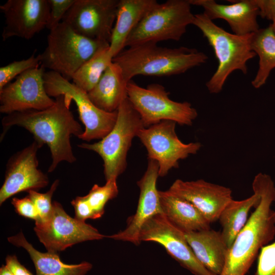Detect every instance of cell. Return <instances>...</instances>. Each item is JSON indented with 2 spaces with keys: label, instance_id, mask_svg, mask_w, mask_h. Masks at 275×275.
I'll return each instance as SVG.
<instances>
[{
  "label": "cell",
  "instance_id": "obj_13",
  "mask_svg": "<svg viewBox=\"0 0 275 275\" xmlns=\"http://www.w3.org/2000/svg\"><path fill=\"white\" fill-rule=\"evenodd\" d=\"M45 69L41 65L29 69L0 90V112L10 114L29 110H43L55 100L47 93L44 80Z\"/></svg>",
  "mask_w": 275,
  "mask_h": 275
},
{
  "label": "cell",
  "instance_id": "obj_33",
  "mask_svg": "<svg viewBox=\"0 0 275 275\" xmlns=\"http://www.w3.org/2000/svg\"><path fill=\"white\" fill-rule=\"evenodd\" d=\"M11 203L20 215L37 222L40 220L38 211L32 200L28 196L23 198H13Z\"/></svg>",
  "mask_w": 275,
  "mask_h": 275
},
{
  "label": "cell",
  "instance_id": "obj_5",
  "mask_svg": "<svg viewBox=\"0 0 275 275\" xmlns=\"http://www.w3.org/2000/svg\"><path fill=\"white\" fill-rule=\"evenodd\" d=\"M47 40L45 49L40 54L41 66L68 80L99 50L109 46L108 42L78 34L64 21L50 31Z\"/></svg>",
  "mask_w": 275,
  "mask_h": 275
},
{
  "label": "cell",
  "instance_id": "obj_2",
  "mask_svg": "<svg viewBox=\"0 0 275 275\" xmlns=\"http://www.w3.org/2000/svg\"><path fill=\"white\" fill-rule=\"evenodd\" d=\"M254 192L260 200L248 221L229 249L223 269L219 275H245L261 249L275 236V185L271 177L257 174L252 182Z\"/></svg>",
  "mask_w": 275,
  "mask_h": 275
},
{
  "label": "cell",
  "instance_id": "obj_27",
  "mask_svg": "<svg viewBox=\"0 0 275 275\" xmlns=\"http://www.w3.org/2000/svg\"><path fill=\"white\" fill-rule=\"evenodd\" d=\"M109 46L99 50L76 71L72 78L73 83L87 93L95 87L113 61Z\"/></svg>",
  "mask_w": 275,
  "mask_h": 275
},
{
  "label": "cell",
  "instance_id": "obj_15",
  "mask_svg": "<svg viewBox=\"0 0 275 275\" xmlns=\"http://www.w3.org/2000/svg\"><path fill=\"white\" fill-rule=\"evenodd\" d=\"M44 145L34 140L8 160L4 182L0 189V204L22 191L37 190L49 183L47 176L38 169L37 154Z\"/></svg>",
  "mask_w": 275,
  "mask_h": 275
},
{
  "label": "cell",
  "instance_id": "obj_38",
  "mask_svg": "<svg viewBox=\"0 0 275 275\" xmlns=\"http://www.w3.org/2000/svg\"><path fill=\"white\" fill-rule=\"evenodd\" d=\"M271 21H272V23H270L271 27L272 28V30L275 35V13L273 15Z\"/></svg>",
  "mask_w": 275,
  "mask_h": 275
},
{
  "label": "cell",
  "instance_id": "obj_14",
  "mask_svg": "<svg viewBox=\"0 0 275 275\" xmlns=\"http://www.w3.org/2000/svg\"><path fill=\"white\" fill-rule=\"evenodd\" d=\"M139 240L140 242L152 241L160 244L173 258L194 275H214L197 259L186 239L185 233L163 213L154 215L144 224Z\"/></svg>",
  "mask_w": 275,
  "mask_h": 275
},
{
  "label": "cell",
  "instance_id": "obj_25",
  "mask_svg": "<svg viewBox=\"0 0 275 275\" xmlns=\"http://www.w3.org/2000/svg\"><path fill=\"white\" fill-rule=\"evenodd\" d=\"M259 200V194L254 192L246 199L240 201L233 199L222 211L218 221L222 227V235L229 249L246 225L251 208H255Z\"/></svg>",
  "mask_w": 275,
  "mask_h": 275
},
{
  "label": "cell",
  "instance_id": "obj_29",
  "mask_svg": "<svg viewBox=\"0 0 275 275\" xmlns=\"http://www.w3.org/2000/svg\"><path fill=\"white\" fill-rule=\"evenodd\" d=\"M41 65L40 54L35 56V52L29 58L15 61L0 68V90L9 84L15 77L24 72Z\"/></svg>",
  "mask_w": 275,
  "mask_h": 275
},
{
  "label": "cell",
  "instance_id": "obj_24",
  "mask_svg": "<svg viewBox=\"0 0 275 275\" xmlns=\"http://www.w3.org/2000/svg\"><path fill=\"white\" fill-rule=\"evenodd\" d=\"M8 240L28 252L35 266L36 275H85L92 267V265L86 261L78 264H67L61 261L58 253L38 251L26 240L22 232L8 237Z\"/></svg>",
  "mask_w": 275,
  "mask_h": 275
},
{
  "label": "cell",
  "instance_id": "obj_16",
  "mask_svg": "<svg viewBox=\"0 0 275 275\" xmlns=\"http://www.w3.org/2000/svg\"><path fill=\"white\" fill-rule=\"evenodd\" d=\"M0 9L5 19L3 41L13 37L29 40L46 28L48 0H8Z\"/></svg>",
  "mask_w": 275,
  "mask_h": 275
},
{
  "label": "cell",
  "instance_id": "obj_3",
  "mask_svg": "<svg viewBox=\"0 0 275 275\" xmlns=\"http://www.w3.org/2000/svg\"><path fill=\"white\" fill-rule=\"evenodd\" d=\"M208 56L196 48H168L146 42L128 47L113 59L129 82L137 75L169 76L205 63Z\"/></svg>",
  "mask_w": 275,
  "mask_h": 275
},
{
  "label": "cell",
  "instance_id": "obj_1",
  "mask_svg": "<svg viewBox=\"0 0 275 275\" xmlns=\"http://www.w3.org/2000/svg\"><path fill=\"white\" fill-rule=\"evenodd\" d=\"M70 103L63 95L56 97L51 106L43 110H29L8 114L2 120L1 141L13 126L23 127L36 140L49 148L52 159L48 172H53L62 161H76L71 144L72 135L79 138L84 132L81 126L70 110Z\"/></svg>",
  "mask_w": 275,
  "mask_h": 275
},
{
  "label": "cell",
  "instance_id": "obj_31",
  "mask_svg": "<svg viewBox=\"0 0 275 275\" xmlns=\"http://www.w3.org/2000/svg\"><path fill=\"white\" fill-rule=\"evenodd\" d=\"M254 275H275V241L261 249Z\"/></svg>",
  "mask_w": 275,
  "mask_h": 275
},
{
  "label": "cell",
  "instance_id": "obj_35",
  "mask_svg": "<svg viewBox=\"0 0 275 275\" xmlns=\"http://www.w3.org/2000/svg\"><path fill=\"white\" fill-rule=\"evenodd\" d=\"M6 265L13 275H33L18 260L15 255H9L6 258Z\"/></svg>",
  "mask_w": 275,
  "mask_h": 275
},
{
  "label": "cell",
  "instance_id": "obj_10",
  "mask_svg": "<svg viewBox=\"0 0 275 275\" xmlns=\"http://www.w3.org/2000/svg\"><path fill=\"white\" fill-rule=\"evenodd\" d=\"M34 231L47 252L55 253L81 242L105 237L85 222L70 216L57 201L52 202L51 212L46 219L35 222Z\"/></svg>",
  "mask_w": 275,
  "mask_h": 275
},
{
  "label": "cell",
  "instance_id": "obj_34",
  "mask_svg": "<svg viewBox=\"0 0 275 275\" xmlns=\"http://www.w3.org/2000/svg\"><path fill=\"white\" fill-rule=\"evenodd\" d=\"M75 211V217L76 219L85 222L87 219H97L93 209L91 207L85 196L77 197L71 202Z\"/></svg>",
  "mask_w": 275,
  "mask_h": 275
},
{
  "label": "cell",
  "instance_id": "obj_12",
  "mask_svg": "<svg viewBox=\"0 0 275 275\" xmlns=\"http://www.w3.org/2000/svg\"><path fill=\"white\" fill-rule=\"evenodd\" d=\"M119 0H75L62 21L84 37L110 42Z\"/></svg>",
  "mask_w": 275,
  "mask_h": 275
},
{
  "label": "cell",
  "instance_id": "obj_6",
  "mask_svg": "<svg viewBox=\"0 0 275 275\" xmlns=\"http://www.w3.org/2000/svg\"><path fill=\"white\" fill-rule=\"evenodd\" d=\"M117 112L116 124L105 137L93 144L85 143L78 145L81 148L94 151L101 156L106 181L117 179L125 170L127 155L132 141L145 127L128 97L122 102Z\"/></svg>",
  "mask_w": 275,
  "mask_h": 275
},
{
  "label": "cell",
  "instance_id": "obj_17",
  "mask_svg": "<svg viewBox=\"0 0 275 275\" xmlns=\"http://www.w3.org/2000/svg\"><path fill=\"white\" fill-rule=\"evenodd\" d=\"M159 176V165L149 159L147 170L137 185L140 188V197L135 213L127 220L126 228L117 233L107 236L117 240L140 243L139 235L144 224L154 215L163 213L159 190L156 182Z\"/></svg>",
  "mask_w": 275,
  "mask_h": 275
},
{
  "label": "cell",
  "instance_id": "obj_9",
  "mask_svg": "<svg viewBox=\"0 0 275 275\" xmlns=\"http://www.w3.org/2000/svg\"><path fill=\"white\" fill-rule=\"evenodd\" d=\"M44 80L50 97L63 95L69 103L75 102L79 119L85 125L79 139L88 142L101 140L112 130L117 121V111L107 112L100 109L92 102L87 92L56 72L45 71Z\"/></svg>",
  "mask_w": 275,
  "mask_h": 275
},
{
  "label": "cell",
  "instance_id": "obj_32",
  "mask_svg": "<svg viewBox=\"0 0 275 275\" xmlns=\"http://www.w3.org/2000/svg\"><path fill=\"white\" fill-rule=\"evenodd\" d=\"M75 2V0H48L50 11L46 28L50 31L55 29Z\"/></svg>",
  "mask_w": 275,
  "mask_h": 275
},
{
  "label": "cell",
  "instance_id": "obj_26",
  "mask_svg": "<svg viewBox=\"0 0 275 275\" xmlns=\"http://www.w3.org/2000/svg\"><path fill=\"white\" fill-rule=\"evenodd\" d=\"M252 50L259 57V67L251 82L259 89L265 84L271 71L275 68V35L270 24L252 34Z\"/></svg>",
  "mask_w": 275,
  "mask_h": 275
},
{
  "label": "cell",
  "instance_id": "obj_19",
  "mask_svg": "<svg viewBox=\"0 0 275 275\" xmlns=\"http://www.w3.org/2000/svg\"><path fill=\"white\" fill-rule=\"evenodd\" d=\"M192 6L202 8L203 13L211 20L222 19L229 25L233 34L244 36L253 34L259 29L257 18L259 9L256 0L230 1L223 5L214 0H188Z\"/></svg>",
  "mask_w": 275,
  "mask_h": 275
},
{
  "label": "cell",
  "instance_id": "obj_28",
  "mask_svg": "<svg viewBox=\"0 0 275 275\" xmlns=\"http://www.w3.org/2000/svg\"><path fill=\"white\" fill-rule=\"evenodd\" d=\"M118 194L117 179L114 178L107 180L103 186L94 184L85 197L97 218H99L104 213L106 203L116 198Z\"/></svg>",
  "mask_w": 275,
  "mask_h": 275
},
{
  "label": "cell",
  "instance_id": "obj_8",
  "mask_svg": "<svg viewBox=\"0 0 275 275\" xmlns=\"http://www.w3.org/2000/svg\"><path fill=\"white\" fill-rule=\"evenodd\" d=\"M127 89L128 98L145 127L163 120L190 126L198 116L197 110L191 103L172 100L169 98L170 93L159 84H151L143 88L131 80Z\"/></svg>",
  "mask_w": 275,
  "mask_h": 275
},
{
  "label": "cell",
  "instance_id": "obj_21",
  "mask_svg": "<svg viewBox=\"0 0 275 275\" xmlns=\"http://www.w3.org/2000/svg\"><path fill=\"white\" fill-rule=\"evenodd\" d=\"M158 3L156 0H119L108 50L113 59L124 49L132 31Z\"/></svg>",
  "mask_w": 275,
  "mask_h": 275
},
{
  "label": "cell",
  "instance_id": "obj_36",
  "mask_svg": "<svg viewBox=\"0 0 275 275\" xmlns=\"http://www.w3.org/2000/svg\"><path fill=\"white\" fill-rule=\"evenodd\" d=\"M259 11V16L271 20L275 13V0H256Z\"/></svg>",
  "mask_w": 275,
  "mask_h": 275
},
{
  "label": "cell",
  "instance_id": "obj_23",
  "mask_svg": "<svg viewBox=\"0 0 275 275\" xmlns=\"http://www.w3.org/2000/svg\"><path fill=\"white\" fill-rule=\"evenodd\" d=\"M163 214L184 233L210 229V223L201 212L188 201L168 190L159 191Z\"/></svg>",
  "mask_w": 275,
  "mask_h": 275
},
{
  "label": "cell",
  "instance_id": "obj_18",
  "mask_svg": "<svg viewBox=\"0 0 275 275\" xmlns=\"http://www.w3.org/2000/svg\"><path fill=\"white\" fill-rule=\"evenodd\" d=\"M168 190L191 203L210 224L218 220L223 210L233 200L230 188L203 179H177Z\"/></svg>",
  "mask_w": 275,
  "mask_h": 275
},
{
  "label": "cell",
  "instance_id": "obj_20",
  "mask_svg": "<svg viewBox=\"0 0 275 275\" xmlns=\"http://www.w3.org/2000/svg\"><path fill=\"white\" fill-rule=\"evenodd\" d=\"M185 236L201 264L214 275H219L229 250L221 232L210 228L186 233Z\"/></svg>",
  "mask_w": 275,
  "mask_h": 275
},
{
  "label": "cell",
  "instance_id": "obj_4",
  "mask_svg": "<svg viewBox=\"0 0 275 275\" xmlns=\"http://www.w3.org/2000/svg\"><path fill=\"white\" fill-rule=\"evenodd\" d=\"M193 24L202 33L217 60V69L206 86L210 93H218L233 71L247 73L246 63L256 55L251 48L252 34L239 36L228 32L204 13L194 14Z\"/></svg>",
  "mask_w": 275,
  "mask_h": 275
},
{
  "label": "cell",
  "instance_id": "obj_11",
  "mask_svg": "<svg viewBox=\"0 0 275 275\" xmlns=\"http://www.w3.org/2000/svg\"><path fill=\"white\" fill-rule=\"evenodd\" d=\"M176 124L170 120L161 121L143 127L137 135L147 150L148 159L158 163L160 177L177 168L180 160L196 154L202 146L199 142L183 143L176 134Z\"/></svg>",
  "mask_w": 275,
  "mask_h": 275
},
{
  "label": "cell",
  "instance_id": "obj_37",
  "mask_svg": "<svg viewBox=\"0 0 275 275\" xmlns=\"http://www.w3.org/2000/svg\"><path fill=\"white\" fill-rule=\"evenodd\" d=\"M0 275H13L6 265H3L0 268Z\"/></svg>",
  "mask_w": 275,
  "mask_h": 275
},
{
  "label": "cell",
  "instance_id": "obj_7",
  "mask_svg": "<svg viewBox=\"0 0 275 275\" xmlns=\"http://www.w3.org/2000/svg\"><path fill=\"white\" fill-rule=\"evenodd\" d=\"M188 0H168L158 3L132 31L125 47L146 42L179 41L193 24L194 14Z\"/></svg>",
  "mask_w": 275,
  "mask_h": 275
},
{
  "label": "cell",
  "instance_id": "obj_22",
  "mask_svg": "<svg viewBox=\"0 0 275 275\" xmlns=\"http://www.w3.org/2000/svg\"><path fill=\"white\" fill-rule=\"evenodd\" d=\"M128 83L121 67L112 61L88 95L100 109L107 112H115L128 97Z\"/></svg>",
  "mask_w": 275,
  "mask_h": 275
},
{
  "label": "cell",
  "instance_id": "obj_30",
  "mask_svg": "<svg viewBox=\"0 0 275 275\" xmlns=\"http://www.w3.org/2000/svg\"><path fill=\"white\" fill-rule=\"evenodd\" d=\"M59 184V180H56L50 189L45 193H40L34 190L28 191V196L33 201L38 211L40 218V221L45 220L51 213L52 208V197Z\"/></svg>",
  "mask_w": 275,
  "mask_h": 275
}]
</instances>
